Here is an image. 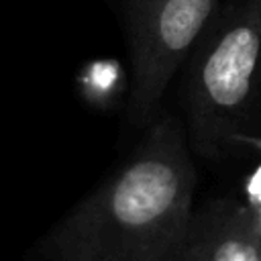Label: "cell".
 Here are the masks:
<instances>
[{"label": "cell", "instance_id": "1", "mask_svg": "<svg viewBox=\"0 0 261 261\" xmlns=\"http://www.w3.org/2000/svg\"><path fill=\"white\" fill-rule=\"evenodd\" d=\"M196 167L184 128L155 120L128 159L31 251L39 261H179L194 224Z\"/></svg>", "mask_w": 261, "mask_h": 261}, {"label": "cell", "instance_id": "2", "mask_svg": "<svg viewBox=\"0 0 261 261\" xmlns=\"http://www.w3.org/2000/svg\"><path fill=\"white\" fill-rule=\"evenodd\" d=\"M261 88V0H232L196 51L188 86L194 147L214 157L239 139Z\"/></svg>", "mask_w": 261, "mask_h": 261}, {"label": "cell", "instance_id": "4", "mask_svg": "<svg viewBox=\"0 0 261 261\" xmlns=\"http://www.w3.org/2000/svg\"><path fill=\"white\" fill-rule=\"evenodd\" d=\"M179 261H261V218L249 204H210L196 212Z\"/></svg>", "mask_w": 261, "mask_h": 261}, {"label": "cell", "instance_id": "3", "mask_svg": "<svg viewBox=\"0 0 261 261\" xmlns=\"http://www.w3.org/2000/svg\"><path fill=\"white\" fill-rule=\"evenodd\" d=\"M222 0H124L130 49V114L151 118L171 77L212 27Z\"/></svg>", "mask_w": 261, "mask_h": 261}]
</instances>
